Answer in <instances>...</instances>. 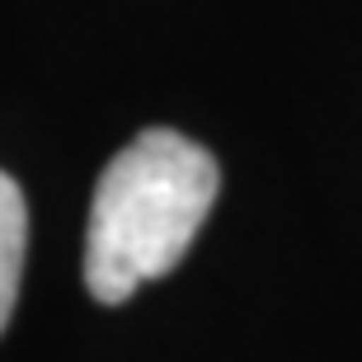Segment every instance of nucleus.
<instances>
[{
    "mask_svg": "<svg viewBox=\"0 0 362 362\" xmlns=\"http://www.w3.org/2000/svg\"><path fill=\"white\" fill-rule=\"evenodd\" d=\"M221 188L212 151L175 127H146L108 160L94 184L85 230V287L118 306L151 278H165L207 221Z\"/></svg>",
    "mask_w": 362,
    "mask_h": 362,
    "instance_id": "obj_1",
    "label": "nucleus"
},
{
    "mask_svg": "<svg viewBox=\"0 0 362 362\" xmlns=\"http://www.w3.org/2000/svg\"><path fill=\"white\" fill-rule=\"evenodd\" d=\"M24 250H28V207L24 193L5 170H0V334L10 325L19 278H24Z\"/></svg>",
    "mask_w": 362,
    "mask_h": 362,
    "instance_id": "obj_2",
    "label": "nucleus"
}]
</instances>
